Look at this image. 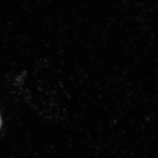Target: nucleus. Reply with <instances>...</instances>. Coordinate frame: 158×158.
Wrapping results in <instances>:
<instances>
[{
	"mask_svg": "<svg viewBox=\"0 0 158 158\" xmlns=\"http://www.w3.org/2000/svg\"><path fill=\"white\" fill-rule=\"evenodd\" d=\"M2 125V118H1V115H0V128H1Z\"/></svg>",
	"mask_w": 158,
	"mask_h": 158,
	"instance_id": "1",
	"label": "nucleus"
}]
</instances>
